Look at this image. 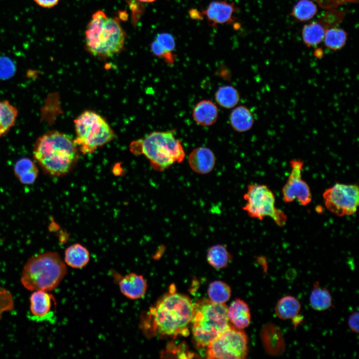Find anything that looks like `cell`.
<instances>
[{
	"label": "cell",
	"instance_id": "4316f807",
	"mask_svg": "<svg viewBox=\"0 0 359 359\" xmlns=\"http://www.w3.org/2000/svg\"><path fill=\"white\" fill-rule=\"evenodd\" d=\"M230 259L231 255L224 245H213L207 251V262L211 266L216 269L225 267Z\"/></svg>",
	"mask_w": 359,
	"mask_h": 359
},
{
	"label": "cell",
	"instance_id": "8992f818",
	"mask_svg": "<svg viewBox=\"0 0 359 359\" xmlns=\"http://www.w3.org/2000/svg\"><path fill=\"white\" fill-rule=\"evenodd\" d=\"M140 146L142 153L156 170L160 171L175 163H181L185 156L180 141L171 131L152 132L142 140Z\"/></svg>",
	"mask_w": 359,
	"mask_h": 359
},
{
	"label": "cell",
	"instance_id": "f1b7e54d",
	"mask_svg": "<svg viewBox=\"0 0 359 359\" xmlns=\"http://www.w3.org/2000/svg\"><path fill=\"white\" fill-rule=\"evenodd\" d=\"M317 11V6L313 1L299 0L292 8L291 15L298 20L305 21L312 19Z\"/></svg>",
	"mask_w": 359,
	"mask_h": 359
},
{
	"label": "cell",
	"instance_id": "ffe728a7",
	"mask_svg": "<svg viewBox=\"0 0 359 359\" xmlns=\"http://www.w3.org/2000/svg\"><path fill=\"white\" fill-rule=\"evenodd\" d=\"M311 308L317 311H326L333 306L332 296L326 288L321 286L319 281L314 283L309 297Z\"/></svg>",
	"mask_w": 359,
	"mask_h": 359
},
{
	"label": "cell",
	"instance_id": "3957f363",
	"mask_svg": "<svg viewBox=\"0 0 359 359\" xmlns=\"http://www.w3.org/2000/svg\"><path fill=\"white\" fill-rule=\"evenodd\" d=\"M66 273V267L59 254L55 252H46L27 260L20 281L28 290L49 292L59 285Z\"/></svg>",
	"mask_w": 359,
	"mask_h": 359
},
{
	"label": "cell",
	"instance_id": "7a4b0ae2",
	"mask_svg": "<svg viewBox=\"0 0 359 359\" xmlns=\"http://www.w3.org/2000/svg\"><path fill=\"white\" fill-rule=\"evenodd\" d=\"M126 33L120 20L108 17L101 10L93 14L85 30V48L92 55L108 57L121 51Z\"/></svg>",
	"mask_w": 359,
	"mask_h": 359
},
{
	"label": "cell",
	"instance_id": "d6a6232c",
	"mask_svg": "<svg viewBox=\"0 0 359 359\" xmlns=\"http://www.w3.org/2000/svg\"><path fill=\"white\" fill-rule=\"evenodd\" d=\"M166 50L174 52L176 47L175 39L170 33L162 32L158 33L155 39Z\"/></svg>",
	"mask_w": 359,
	"mask_h": 359
},
{
	"label": "cell",
	"instance_id": "e0dca14e",
	"mask_svg": "<svg viewBox=\"0 0 359 359\" xmlns=\"http://www.w3.org/2000/svg\"><path fill=\"white\" fill-rule=\"evenodd\" d=\"M229 321L234 327L243 329L250 324L251 314L248 305L243 300L238 299L234 301L227 308Z\"/></svg>",
	"mask_w": 359,
	"mask_h": 359
},
{
	"label": "cell",
	"instance_id": "5bb4252c",
	"mask_svg": "<svg viewBox=\"0 0 359 359\" xmlns=\"http://www.w3.org/2000/svg\"><path fill=\"white\" fill-rule=\"evenodd\" d=\"M216 159L211 149L199 147L193 149L188 156V163L196 173L205 175L211 172L215 165Z\"/></svg>",
	"mask_w": 359,
	"mask_h": 359
},
{
	"label": "cell",
	"instance_id": "9c48e42d",
	"mask_svg": "<svg viewBox=\"0 0 359 359\" xmlns=\"http://www.w3.org/2000/svg\"><path fill=\"white\" fill-rule=\"evenodd\" d=\"M206 347L208 359H245L247 355V337L241 329L230 326Z\"/></svg>",
	"mask_w": 359,
	"mask_h": 359
},
{
	"label": "cell",
	"instance_id": "83f0119b",
	"mask_svg": "<svg viewBox=\"0 0 359 359\" xmlns=\"http://www.w3.org/2000/svg\"><path fill=\"white\" fill-rule=\"evenodd\" d=\"M347 37V33L344 29L333 27L326 29L323 40L328 48L338 50L345 45Z\"/></svg>",
	"mask_w": 359,
	"mask_h": 359
},
{
	"label": "cell",
	"instance_id": "e575fe53",
	"mask_svg": "<svg viewBox=\"0 0 359 359\" xmlns=\"http://www.w3.org/2000/svg\"><path fill=\"white\" fill-rule=\"evenodd\" d=\"M13 69V64L11 60L6 57H0V75L11 73Z\"/></svg>",
	"mask_w": 359,
	"mask_h": 359
},
{
	"label": "cell",
	"instance_id": "f35d334b",
	"mask_svg": "<svg viewBox=\"0 0 359 359\" xmlns=\"http://www.w3.org/2000/svg\"><path fill=\"white\" fill-rule=\"evenodd\" d=\"M139 0L141 2H152L156 1V0Z\"/></svg>",
	"mask_w": 359,
	"mask_h": 359
},
{
	"label": "cell",
	"instance_id": "f546056e",
	"mask_svg": "<svg viewBox=\"0 0 359 359\" xmlns=\"http://www.w3.org/2000/svg\"><path fill=\"white\" fill-rule=\"evenodd\" d=\"M207 294L209 300L217 304H224L230 298L231 289L226 283L215 281L209 285Z\"/></svg>",
	"mask_w": 359,
	"mask_h": 359
},
{
	"label": "cell",
	"instance_id": "7402d4cb",
	"mask_svg": "<svg viewBox=\"0 0 359 359\" xmlns=\"http://www.w3.org/2000/svg\"><path fill=\"white\" fill-rule=\"evenodd\" d=\"M301 309V303L296 297L287 295L277 301L274 311L279 319L287 320L292 319L298 315Z\"/></svg>",
	"mask_w": 359,
	"mask_h": 359
},
{
	"label": "cell",
	"instance_id": "6da1fadb",
	"mask_svg": "<svg viewBox=\"0 0 359 359\" xmlns=\"http://www.w3.org/2000/svg\"><path fill=\"white\" fill-rule=\"evenodd\" d=\"M35 162L46 174L60 176L67 174L75 162L77 147L69 136L51 131L39 137L34 144Z\"/></svg>",
	"mask_w": 359,
	"mask_h": 359
},
{
	"label": "cell",
	"instance_id": "836d02e7",
	"mask_svg": "<svg viewBox=\"0 0 359 359\" xmlns=\"http://www.w3.org/2000/svg\"><path fill=\"white\" fill-rule=\"evenodd\" d=\"M316 1L323 8L336 7L347 2H358V0H316Z\"/></svg>",
	"mask_w": 359,
	"mask_h": 359
},
{
	"label": "cell",
	"instance_id": "52a82bcc",
	"mask_svg": "<svg viewBox=\"0 0 359 359\" xmlns=\"http://www.w3.org/2000/svg\"><path fill=\"white\" fill-rule=\"evenodd\" d=\"M74 142L83 153H89L110 142L114 133L106 121L98 114L86 111L75 120Z\"/></svg>",
	"mask_w": 359,
	"mask_h": 359
},
{
	"label": "cell",
	"instance_id": "ba28073f",
	"mask_svg": "<svg viewBox=\"0 0 359 359\" xmlns=\"http://www.w3.org/2000/svg\"><path fill=\"white\" fill-rule=\"evenodd\" d=\"M243 198L246 203L243 209L250 217L260 220L269 217L278 226L285 225L287 215L276 207L274 194L267 185L257 183L248 185Z\"/></svg>",
	"mask_w": 359,
	"mask_h": 359
},
{
	"label": "cell",
	"instance_id": "4fadbf2b",
	"mask_svg": "<svg viewBox=\"0 0 359 359\" xmlns=\"http://www.w3.org/2000/svg\"><path fill=\"white\" fill-rule=\"evenodd\" d=\"M237 8L233 2L226 0H213L201 11L211 26L231 23L234 21Z\"/></svg>",
	"mask_w": 359,
	"mask_h": 359
},
{
	"label": "cell",
	"instance_id": "ac0fdd59",
	"mask_svg": "<svg viewBox=\"0 0 359 359\" xmlns=\"http://www.w3.org/2000/svg\"><path fill=\"white\" fill-rule=\"evenodd\" d=\"M54 299L52 295L44 291H36L30 297V310L34 317L42 318L51 310Z\"/></svg>",
	"mask_w": 359,
	"mask_h": 359
},
{
	"label": "cell",
	"instance_id": "8fae6325",
	"mask_svg": "<svg viewBox=\"0 0 359 359\" xmlns=\"http://www.w3.org/2000/svg\"><path fill=\"white\" fill-rule=\"evenodd\" d=\"M290 165V175L282 190L283 200L286 203L297 200L302 205H307L312 200V194L309 186L302 178L304 162L292 160Z\"/></svg>",
	"mask_w": 359,
	"mask_h": 359
},
{
	"label": "cell",
	"instance_id": "7c38bea8",
	"mask_svg": "<svg viewBox=\"0 0 359 359\" xmlns=\"http://www.w3.org/2000/svg\"><path fill=\"white\" fill-rule=\"evenodd\" d=\"M260 337L263 349L268 355L279 357L285 352L286 344L283 332L275 324H264L261 328Z\"/></svg>",
	"mask_w": 359,
	"mask_h": 359
},
{
	"label": "cell",
	"instance_id": "5b68a950",
	"mask_svg": "<svg viewBox=\"0 0 359 359\" xmlns=\"http://www.w3.org/2000/svg\"><path fill=\"white\" fill-rule=\"evenodd\" d=\"M227 308L224 304L215 303L209 299L200 301L194 306L191 322L193 338L198 346L207 347L230 326Z\"/></svg>",
	"mask_w": 359,
	"mask_h": 359
},
{
	"label": "cell",
	"instance_id": "2e32d148",
	"mask_svg": "<svg viewBox=\"0 0 359 359\" xmlns=\"http://www.w3.org/2000/svg\"><path fill=\"white\" fill-rule=\"evenodd\" d=\"M218 111L216 105L209 100H203L198 102L192 111V117L199 125L209 126L216 121Z\"/></svg>",
	"mask_w": 359,
	"mask_h": 359
},
{
	"label": "cell",
	"instance_id": "8d00e7d4",
	"mask_svg": "<svg viewBox=\"0 0 359 359\" xmlns=\"http://www.w3.org/2000/svg\"><path fill=\"white\" fill-rule=\"evenodd\" d=\"M59 0H33L34 2L40 7L49 8L56 5Z\"/></svg>",
	"mask_w": 359,
	"mask_h": 359
},
{
	"label": "cell",
	"instance_id": "9a60e30c",
	"mask_svg": "<svg viewBox=\"0 0 359 359\" xmlns=\"http://www.w3.org/2000/svg\"><path fill=\"white\" fill-rule=\"evenodd\" d=\"M119 287L124 295L130 299L135 300L145 295L147 284L143 276L130 273L121 279Z\"/></svg>",
	"mask_w": 359,
	"mask_h": 359
},
{
	"label": "cell",
	"instance_id": "44dd1931",
	"mask_svg": "<svg viewBox=\"0 0 359 359\" xmlns=\"http://www.w3.org/2000/svg\"><path fill=\"white\" fill-rule=\"evenodd\" d=\"M14 173L16 178L23 184L33 183L38 174V169L35 163L31 159L22 158L17 160L14 166Z\"/></svg>",
	"mask_w": 359,
	"mask_h": 359
},
{
	"label": "cell",
	"instance_id": "603a6c76",
	"mask_svg": "<svg viewBox=\"0 0 359 359\" xmlns=\"http://www.w3.org/2000/svg\"><path fill=\"white\" fill-rule=\"evenodd\" d=\"M64 260L70 267L81 268L84 267L89 262V253L82 245L75 243L65 250Z\"/></svg>",
	"mask_w": 359,
	"mask_h": 359
},
{
	"label": "cell",
	"instance_id": "d590c367",
	"mask_svg": "<svg viewBox=\"0 0 359 359\" xmlns=\"http://www.w3.org/2000/svg\"><path fill=\"white\" fill-rule=\"evenodd\" d=\"M359 312H353L349 317L348 326L351 330L356 334L359 333Z\"/></svg>",
	"mask_w": 359,
	"mask_h": 359
},
{
	"label": "cell",
	"instance_id": "d6986e66",
	"mask_svg": "<svg viewBox=\"0 0 359 359\" xmlns=\"http://www.w3.org/2000/svg\"><path fill=\"white\" fill-rule=\"evenodd\" d=\"M232 129L238 132H245L253 127L254 118L251 112L244 106H239L234 109L229 116Z\"/></svg>",
	"mask_w": 359,
	"mask_h": 359
},
{
	"label": "cell",
	"instance_id": "277c9868",
	"mask_svg": "<svg viewBox=\"0 0 359 359\" xmlns=\"http://www.w3.org/2000/svg\"><path fill=\"white\" fill-rule=\"evenodd\" d=\"M193 312L194 305L187 296L171 293L159 301L152 313L159 332L176 335L185 332Z\"/></svg>",
	"mask_w": 359,
	"mask_h": 359
},
{
	"label": "cell",
	"instance_id": "1f68e13d",
	"mask_svg": "<svg viewBox=\"0 0 359 359\" xmlns=\"http://www.w3.org/2000/svg\"><path fill=\"white\" fill-rule=\"evenodd\" d=\"M13 307L11 294L4 288H0V319L4 312L11 311Z\"/></svg>",
	"mask_w": 359,
	"mask_h": 359
},
{
	"label": "cell",
	"instance_id": "30bf717a",
	"mask_svg": "<svg viewBox=\"0 0 359 359\" xmlns=\"http://www.w3.org/2000/svg\"><path fill=\"white\" fill-rule=\"evenodd\" d=\"M323 197L331 212L338 216L353 215L359 205V187L355 184L337 183L325 190Z\"/></svg>",
	"mask_w": 359,
	"mask_h": 359
},
{
	"label": "cell",
	"instance_id": "d4e9b609",
	"mask_svg": "<svg viewBox=\"0 0 359 359\" xmlns=\"http://www.w3.org/2000/svg\"><path fill=\"white\" fill-rule=\"evenodd\" d=\"M325 30L319 22H312L304 25L302 31L304 43L308 47L317 45L323 40Z\"/></svg>",
	"mask_w": 359,
	"mask_h": 359
},
{
	"label": "cell",
	"instance_id": "484cf974",
	"mask_svg": "<svg viewBox=\"0 0 359 359\" xmlns=\"http://www.w3.org/2000/svg\"><path fill=\"white\" fill-rule=\"evenodd\" d=\"M216 102L222 107L230 109L235 107L240 101L238 91L230 85H224L218 88L215 94Z\"/></svg>",
	"mask_w": 359,
	"mask_h": 359
},
{
	"label": "cell",
	"instance_id": "cb8c5ba5",
	"mask_svg": "<svg viewBox=\"0 0 359 359\" xmlns=\"http://www.w3.org/2000/svg\"><path fill=\"white\" fill-rule=\"evenodd\" d=\"M17 108L7 100H0V138L14 126L17 116Z\"/></svg>",
	"mask_w": 359,
	"mask_h": 359
},
{
	"label": "cell",
	"instance_id": "74e56055",
	"mask_svg": "<svg viewBox=\"0 0 359 359\" xmlns=\"http://www.w3.org/2000/svg\"><path fill=\"white\" fill-rule=\"evenodd\" d=\"M292 319L293 320V322L294 327H296L297 326V325L302 320V318L301 317L299 316V315H298Z\"/></svg>",
	"mask_w": 359,
	"mask_h": 359
},
{
	"label": "cell",
	"instance_id": "4dcf8cb0",
	"mask_svg": "<svg viewBox=\"0 0 359 359\" xmlns=\"http://www.w3.org/2000/svg\"><path fill=\"white\" fill-rule=\"evenodd\" d=\"M151 48L152 52L156 56L164 59L168 64H174L176 55L174 52L166 50L156 40L152 42Z\"/></svg>",
	"mask_w": 359,
	"mask_h": 359
}]
</instances>
